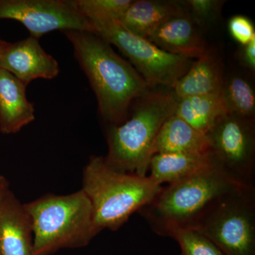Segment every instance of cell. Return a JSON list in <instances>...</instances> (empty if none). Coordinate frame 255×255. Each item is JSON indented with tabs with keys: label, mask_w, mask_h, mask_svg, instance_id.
Wrapping results in <instances>:
<instances>
[{
	"label": "cell",
	"mask_w": 255,
	"mask_h": 255,
	"mask_svg": "<svg viewBox=\"0 0 255 255\" xmlns=\"http://www.w3.org/2000/svg\"><path fill=\"white\" fill-rule=\"evenodd\" d=\"M63 32L95 92L100 115L109 126L124 123L132 104L147 95L150 87L131 64L98 35L75 30Z\"/></svg>",
	"instance_id": "1"
},
{
	"label": "cell",
	"mask_w": 255,
	"mask_h": 255,
	"mask_svg": "<svg viewBox=\"0 0 255 255\" xmlns=\"http://www.w3.org/2000/svg\"><path fill=\"white\" fill-rule=\"evenodd\" d=\"M177 101L173 92L150 91L135 102L133 112L124 123L109 126L107 164L118 172L147 176L156 137L174 114Z\"/></svg>",
	"instance_id": "2"
},
{
	"label": "cell",
	"mask_w": 255,
	"mask_h": 255,
	"mask_svg": "<svg viewBox=\"0 0 255 255\" xmlns=\"http://www.w3.org/2000/svg\"><path fill=\"white\" fill-rule=\"evenodd\" d=\"M162 187L148 176L112 169L102 156H91L82 174V189L91 202L94 224L99 233L105 229L118 231Z\"/></svg>",
	"instance_id": "3"
},
{
	"label": "cell",
	"mask_w": 255,
	"mask_h": 255,
	"mask_svg": "<svg viewBox=\"0 0 255 255\" xmlns=\"http://www.w3.org/2000/svg\"><path fill=\"white\" fill-rule=\"evenodd\" d=\"M239 186L209 167L162 187L138 213L154 233L170 237L176 230L192 227L218 199Z\"/></svg>",
	"instance_id": "4"
},
{
	"label": "cell",
	"mask_w": 255,
	"mask_h": 255,
	"mask_svg": "<svg viewBox=\"0 0 255 255\" xmlns=\"http://www.w3.org/2000/svg\"><path fill=\"white\" fill-rule=\"evenodd\" d=\"M24 207L33 228L32 255L83 248L99 234L91 202L82 189L68 195L46 194Z\"/></svg>",
	"instance_id": "5"
},
{
	"label": "cell",
	"mask_w": 255,
	"mask_h": 255,
	"mask_svg": "<svg viewBox=\"0 0 255 255\" xmlns=\"http://www.w3.org/2000/svg\"><path fill=\"white\" fill-rule=\"evenodd\" d=\"M224 255H255V188L239 186L218 199L194 225Z\"/></svg>",
	"instance_id": "6"
},
{
	"label": "cell",
	"mask_w": 255,
	"mask_h": 255,
	"mask_svg": "<svg viewBox=\"0 0 255 255\" xmlns=\"http://www.w3.org/2000/svg\"><path fill=\"white\" fill-rule=\"evenodd\" d=\"M89 21L93 26L94 33L117 47L150 87L171 88L194 62L161 50L147 38L128 31L117 20L94 18Z\"/></svg>",
	"instance_id": "7"
},
{
	"label": "cell",
	"mask_w": 255,
	"mask_h": 255,
	"mask_svg": "<svg viewBox=\"0 0 255 255\" xmlns=\"http://www.w3.org/2000/svg\"><path fill=\"white\" fill-rule=\"evenodd\" d=\"M206 136L211 166L238 185L255 187V120L226 114Z\"/></svg>",
	"instance_id": "8"
},
{
	"label": "cell",
	"mask_w": 255,
	"mask_h": 255,
	"mask_svg": "<svg viewBox=\"0 0 255 255\" xmlns=\"http://www.w3.org/2000/svg\"><path fill=\"white\" fill-rule=\"evenodd\" d=\"M2 18L19 21L30 36L37 39L56 30L94 33L92 23L73 0H0V19Z\"/></svg>",
	"instance_id": "9"
},
{
	"label": "cell",
	"mask_w": 255,
	"mask_h": 255,
	"mask_svg": "<svg viewBox=\"0 0 255 255\" xmlns=\"http://www.w3.org/2000/svg\"><path fill=\"white\" fill-rule=\"evenodd\" d=\"M0 68L9 72L26 86L36 79L52 80L60 73L57 60L48 54L37 38L29 36L7 43L0 53Z\"/></svg>",
	"instance_id": "10"
},
{
	"label": "cell",
	"mask_w": 255,
	"mask_h": 255,
	"mask_svg": "<svg viewBox=\"0 0 255 255\" xmlns=\"http://www.w3.org/2000/svg\"><path fill=\"white\" fill-rule=\"evenodd\" d=\"M31 218L11 191L0 202V255H32Z\"/></svg>",
	"instance_id": "11"
},
{
	"label": "cell",
	"mask_w": 255,
	"mask_h": 255,
	"mask_svg": "<svg viewBox=\"0 0 255 255\" xmlns=\"http://www.w3.org/2000/svg\"><path fill=\"white\" fill-rule=\"evenodd\" d=\"M161 50L189 59H197L207 50L204 38L189 14L170 18L147 38Z\"/></svg>",
	"instance_id": "12"
},
{
	"label": "cell",
	"mask_w": 255,
	"mask_h": 255,
	"mask_svg": "<svg viewBox=\"0 0 255 255\" xmlns=\"http://www.w3.org/2000/svg\"><path fill=\"white\" fill-rule=\"evenodd\" d=\"M26 85L0 68V131L14 134L35 119V109L26 97Z\"/></svg>",
	"instance_id": "13"
},
{
	"label": "cell",
	"mask_w": 255,
	"mask_h": 255,
	"mask_svg": "<svg viewBox=\"0 0 255 255\" xmlns=\"http://www.w3.org/2000/svg\"><path fill=\"white\" fill-rule=\"evenodd\" d=\"M224 82L221 58L213 48H208L171 88L180 99L221 93Z\"/></svg>",
	"instance_id": "14"
},
{
	"label": "cell",
	"mask_w": 255,
	"mask_h": 255,
	"mask_svg": "<svg viewBox=\"0 0 255 255\" xmlns=\"http://www.w3.org/2000/svg\"><path fill=\"white\" fill-rule=\"evenodd\" d=\"M187 13L184 1L137 0L132 1L119 21L128 31L147 39L170 18Z\"/></svg>",
	"instance_id": "15"
},
{
	"label": "cell",
	"mask_w": 255,
	"mask_h": 255,
	"mask_svg": "<svg viewBox=\"0 0 255 255\" xmlns=\"http://www.w3.org/2000/svg\"><path fill=\"white\" fill-rule=\"evenodd\" d=\"M212 167L209 153L168 152L155 154L150 159L148 177L155 184H172Z\"/></svg>",
	"instance_id": "16"
},
{
	"label": "cell",
	"mask_w": 255,
	"mask_h": 255,
	"mask_svg": "<svg viewBox=\"0 0 255 255\" xmlns=\"http://www.w3.org/2000/svg\"><path fill=\"white\" fill-rule=\"evenodd\" d=\"M206 134L191 127L177 116L169 117L161 128L152 147V154L168 152L208 153Z\"/></svg>",
	"instance_id": "17"
},
{
	"label": "cell",
	"mask_w": 255,
	"mask_h": 255,
	"mask_svg": "<svg viewBox=\"0 0 255 255\" xmlns=\"http://www.w3.org/2000/svg\"><path fill=\"white\" fill-rule=\"evenodd\" d=\"M228 113L221 93L191 96L178 99L174 115L203 133Z\"/></svg>",
	"instance_id": "18"
},
{
	"label": "cell",
	"mask_w": 255,
	"mask_h": 255,
	"mask_svg": "<svg viewBox=\"0 0 255 255\" xmlns=\"http://www.w3.org/2000/svg\"><path fill=\"white\" fill-rule=\"evenodd\" d=\"M221 95L228 113L255 120V90L248 80L241 76H233L225 80Z\"/></svg>",
	"instance_id": "19"
},
{
	"label": "cell",
	"mask_w": 255,
	"mask_h": 255,
	"mask_svg": "<svg viewBox=\"0 0 255 255\" xmlns=\"http://www.w3.org/2000/svg\"><path fill=\"white\" fill-rule=\"evenodd\" d=\"M74 4L88 20L107 18L119 21L132 0H73Z\"/></svg>",
	"instance_id": "20"
},
{
	"label": "cell",
	"mask_w": 255,
	"mask_h": 255,
	"mask_svg": "<svg viewBox=\"0 0 255 255\" xmlns=\"http://www.w3.org/2000/svg\"><path fill=\"white\" fill-rule=\"evenodd\" d=\"M170 238L180 247V255H224L211 240L193 228H180Z\"/></svg>",
	"instance_id": "21"
},
{
	"label": "cell",
	"mask_w": 255,
	"mask_h": 255,
	"mask_svg": "<svg viewBox=\"0 0 255 255\" xmlns=\"http://www.w3.org/2000/svg\"><path fill=\"white\" fill-rule=\"evenodd\" d=\"M184 2L188 14L196 26H206L218 19L226 1L221 0H187Z\"/></svg>",
	"instance_id": "22"
},
{
	"label": "cell",
	"mask_w": 255,
	"mask_h": 255,
	"mask_svg": "<svg viewBox=\"0 0 255 255\" xmlns=\"http://www.w3.org/2000/svg\"><path fill=\"white\" fill-rule=\"evenodd\" d=\"M228 30L233 39L241 46L255 38V28L251 19L244 15H235L228 21Z\"/></svg>",
	"instance_id": "23"
},
{
	"label": "cell",
	"mask_w": 255,
	"mask_h": 255,
	"mask_svg": "<svg viewBox=\"0 0 255 255\" xmlns=\"http://www.w3.org/2000/svg\"><path fill=\"white\" fill-rule=\"evenodd\" d=\"M239 59L242 65L253 73L255 71V38L248 44L241 46Z\"/></svg>",
	"instance_id": "24"
},
{
	"label": "cell",
	"mask_w": 255,
	"mask_h": 255,
	"mask_svg": "<svg viewBox=\"0 0 255 255\" xmlns=\"http://www.w3.org/2000/svg\"><path fill=\"white\" fill-rule=\"evenodd\" d=\"M9 190V184L6 178L0 176V202L7 195Z\"/></svg>",
	"instance_id": "25"
},
{
	"label": "cell",
	"mask_w": 255,
	"mask_h": 255,
	"mask_svg": "<svg viewBox=\"0 0 255 255\" xmlns=\"http://www.w3.org/2000/svg\"><path fill=\"white\" fill-rule=\"evenodd\" d=\"M7 43L8 42L3 41V40L0 38V53H1V51H2L3 49H4L5 46H6Z\"/></svg>",
	"instance_id": "26"
}]
</instances>
